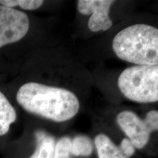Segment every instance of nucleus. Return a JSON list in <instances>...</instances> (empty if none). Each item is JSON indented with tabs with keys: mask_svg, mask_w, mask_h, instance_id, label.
Returning <instances> with one entry per match:
<instances>
[{
	"mask_svg": "<svg viewBox=\"0 0 158 158\" xmlns=\"http://www.w3.org/2000/svg\"><path fill=\"white\" fill-rule=\"evenodd\" d=\"M16 100L27 111L56 122L73 118L80 108L78 99L70 91L35 82L22 85Z\"/></svg>",
	"mask_w": 158,
	"mask_h": 158,
	"instance_id": "f257e3e1",
	"label": "nucleus"
},
{
	"mask_svg": "<svg viewBox=\"0 0 158 158\" xmlns=\"http://www.w3.org/2000/svg\"><path fill=\"white\" fill-rule=\"evenodd\" d=\"M116 56L137 65H157L158 29L152 26L135 24L120 31L112 43Z\"/></svg>",
	"mask_w": 158,
	"mask_h": 158,
	"instance_id": "f03ea898",
	"label": "nucleus"
},
{
	"mask_svg": "<svg viewBox=\"0 0 158 158\" xmlns=\"http://www.w3.org/2000/svg\"><path fill=\"white\" fill-rule=\"evenodd\" d=\"M118 86L125 98L137 102L158 100V66L135 65L125 69L118 79Z\"/></svg>",
	"mask_w": 158,
	"mask_h": 158,
	"instance_id": "7ed1b4c3",
	"label": "nucleus"
},
{
	"mask_svg": "<svg viewBox=\"0 0 158 158\" xmlns=\"http://www.w3.org/2000/svg\"><path fill=\"white\" fill-rule=\"evenodd\" d=\"M116 122L134 147L140 149L148 143L152 133L158 129V112L151 110L141 119L133 112L125 110L118 114Z\"/></svg>",
	"mask_w": 158,
	"mask_h": 158,
	"instance_id": "20e7f679",
	"label": "nucleus"
},
{
	"mask_svg": "<svg viewBox=\"0 0 158 158\" xmlns=\"http://www.w3.org/2000/svg\"><path fill=\"white\" fill-rule=\"evenodd\" d=\"M29 29L28 15L15 8L0 5V48L19 42Z\"/></svg>",
	"mask_w": 158,
	"mask_h": 158,
	"instance_id": "39448f33",
	"label": "nucleus"
},
{
	"mask_svg": "<svg viewBox=\"0 0 158 158\" xmlns=\"http://www.w3.org/2000/svg\"><path fill=\"white\" fill-rule=\"evenodd\" d=\"M114 3L112 0H80L78 2V10L81 14H92L88 23L91 31H106L113 25L109 18V10Z\"/></svg>",
	"mask_w": 158,
	"mask_h": 158,
	"instance_id": "423d86ee",
	"label": "nucleus"
},
{
	"mask_svg": "<svg viewBox=\"0 0 158 158\" xmlns=\"http://www.w3.org/2000/svg\"><path fill=\"white\" fill-rule=\"evenodd\" d=\"M94 144L99 158H129L105 134H99L94 138Z\"/></svg>",
	"mask_w": 158,
	"mask_h": 158,
	"instance_id": "0eeeda50",
	"label": "nucleus"
},
{
	"mask_svg": "<svg viewBox=\"0 0 158 158\" xmlns=\"http://www.w3.org/2000/svg\"><path fill=\"white\" fill-rule=\"evenodd\" d=\"M35 135L37 141L36 150L29 158H54L56 145L54 138L43 130H37Z\"/></svg>",
	"mask_w": 158,
	"mask_h": 158,
	"instance_id": "6e6552de",
	"label": "nucleus"
},
{
	"mask_svg": "<svg viewBox=\"0 0 158 158\" xmlns=\"http://www.w3.org/2000/svg\"><path fill=\"white\" fill-rule=\"evenodd\" d=\"M17 114L14 107L0 91V136L8 133L10 125L16 121Z\"/></svg>",
	"mask_w": 158,
	"mask_h": 158,
	"instance_id": "1a4fd4ad",
	"label": "nucleus"
},
{
	"mask_svg": "<svg viewBox=\"0 0 158 158\" xmlns=\"http://www.w3.org/2000/svg\"><path fill=\"white\" fill-rule=\"evenodd\" d=\"M93 151V145L90 138L86 135H78L71 140V155L76 157H88Z\"/></svg>",
	"mask_w": 158,
	"mask_h": 158,
	"instance_id": "9d476101",
	"label": "nucleus"
},
{
	"mask_svg": "<svg viewBox=\"0 0 158 158\" xmlns=\"http://www.w3.org/2000/svg\"><path fill=\"white\" fill-rule=\"evenodd\" d=\"M43 0H0V5L15 8L20 7L26 10H33L41 7Z\"/></svg>",
	"mask_w": 158,
	"mask_h": 158,
	"instance_id": "9b49d317",
	"label": "nucleus"
},
{
	"mask_svg": "<svg viewBox=\"0 0 158 158\" xmlns=\"http://www.w3.org/2000/svg\"><path fill=\"white\" fill-rule=\"evenodd\" d=\"M70 138L63 137L55 145L54 158H70Z\"/></svg>",
	"mask_w": 158,
	"mask_h": 158,
	"instance_id": "f8f14e48",
	"label": "nucleus"
},
{
	"mask_svg": "<svg viewBox=\"0 0 158 158\" xmlns=\"http://www.w3.org/2000/svg\"><path fill=\"white\" fill-rule=\"evenodd\" d=\"M118 147L121 149L122 152L129 158L132 157L135 152V148L128 138H124Z\"/></svg>",
	"mask_w": 158,
	"mask_h": 158,
	"instance_id": "ddd939ff",
	"label": "nucleus"
}]
</instances>
